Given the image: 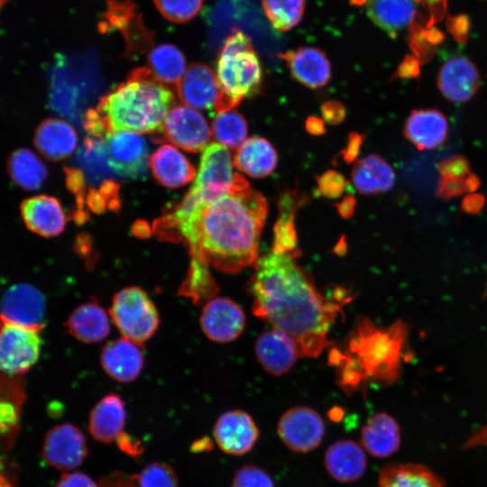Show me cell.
I'll return each instance as SVG.
<instances>
[{"label": "cell", "instance_id": "cell-1", "mask_svg": "<svg viewBox=\"0 0 487 487\" xmlns=\"http://www.w3.org/2000/svg\"><path fill=\"white\" fill-rule=\"evenodd\" d=\"M263 196L251 187L201 202L188 192L153 223L162 240L181 241L191 256L190 276H209V266L237 273L259 258L267 216Z\"/></svg>", "mask_w": 487, "mask_h": 487}, {"label": "cell", "instance_id": "cell-2", "mask_svg": "<svg viewBox=\"0 0 487 487\" xmlns=\"http://www.w3.org/2000/svg\"><path fill=\"white\" fill-rule=\"evenodd\" d=\"M297 250H271L258 258L248 282L253 314L288 335L299 356L317 357L328 345L327 335L339 306L328 301L297 263Z\"/></svg>", "mask_w": 487, "mask_h": 487}, {"label": "cell", "instance_id": "cell-3", "mask_svg": "<svg viewBox=\"0 0 487 487\" xmlns=\"http://www.w3.org/2000/svg\"><path fill=\"white\" fill-rule=\"evenodd\" d=\"M169 87L149 68H137L125 82L99 100L96 111L107 134L117 131L160 135L163 122L174 103Z\"/></svg>", "mask_w": 487, "mask_h": 487}, {"label": "cell", "instance_id": "cell-4", "mask_svg": "<svg viewBox=\"0 0 487 487\" xmlns=\"http://www.w3.org/2000/svg\"><path fill=\"white\" fill-rule=\"evenodd\" d=\"M216 70L220 88L214 110L216 113L233 109L244 97L255 94L262 80L260 60L251 40L240 31L225 40Z\"/></svg>", "mask_w": 487, "mask_h": 487}, {"label": "cell", "instance_id": "cell-5", "mask_svg": "<svg viewBox=\"0 0 487 487\" xmlns=\"http://www.w3.org/2000/svg\"><path fill=\"white\" fill-rule=\"evenodd\" d=\"M109 315L122 335L139 345L149 340L158 330V310L142 288L129 286L115 294Z\"/></svg>", "mask_w": 487, "mask_h": 487}, {"label": "cell", "instance_id": "cell-6", "mask_svg": "<svg viewBox=\"0 0 487 487\" xmlns=\"http://www.w3.org/2000/svg\"><path fill=\"white\" fill-rule=\"evenodd\" d=\"M249 187L242 175L233 172L225 146L211 143L202 153L198 176L188 192L201 202H209Z\"/></svg>", "mask_w": 487, "mask_h": 487}, {"label": "cell", "instance_id": "cell-7", "mask_svg": "<svg viewBox=\"0 0 487 487\" xmlns=\"http://www.w3.org/2000/svg\"><path fill=\"white\" fill-rule=\"evenodd\" d=\"M40 331L12 324L0 317V372L9 376L26 372L38 361Z\"/></svg>", "mask_w": 487, "mask_h": 487}, {"label": "cell", "instance_id": "cell-8", "mask_svg": "<svg viewBox=\"0 0 487 487\" xmlns=\"http://www.w3.org/2000/svg\"><path fill=\"white\" fill-rule=\"evenodd\" d=\"M325 424L319 414L306 406L288 409L279 419L277 433L283 444L297 453L316 449L325 436Z\"/></svg>", "mask_w": 487, "mask_h": 487}, {"label": "cell", "instance_id": "cell-9", "mask_svg": "<svg viewBox=\"0 0 487 487\" xmlns=\"http://www.w3.org/2000/svg\"><path fill=\"white\" fill-rule=\"evenodd\" d=\"M108 165L124 178L139 179L146 175L148 148L145 140L131 131L108 133L105 140Z\"/></svg>", "mask_w": 487, "mask_h": 487}, {"label": "cell", "instance_id": "cell-10", "mask_svg": "<svg viewBox=\"0 0 487 487\" xmlns=\"http://www.w3.org/2000/svg\"><path fill=\"white\" fill-rule=\"evenodd\" d=\"M87 442L83 432L73 424L63 423L51 427L42 444L46 463L61 471L78 467L87 458Z\"/></svg>", "mask_w": 487, "mask_h": 487}, {"label": "cell", "instance_id": "cell-11", "mask_svg": "<svg viewBox=\"0 0 487 487\" xmlns=\"http://www.w3.org/2000/svg\"><path fill=\"white\" fill-rule=\"evenodd\" d=\"M211 138L209 126L204 116L185 106L172 107L165 117L160 135L189 152L206 148Z\"/></svg>", "mask_w": 487, "mask_h": 487}, {"label": "cell", "instance_id": "cell-12", "mask_svg": "<svg viewBox=\"0 0 487 487\" xmlns=\"http://www.w3.org/2000/svg\"><path fill=\"white\" fill-rule=\"evenodd\" d=\"M45 299L29 284H16L4 294L0 317L16 326L40 331L44 325Z\"/></svg>", "mask_w": 487, "mask_h": 487}, {"label": "cell", "instance_id": "cell-13", "mask_svg": "<svg viewBox=\"0 0 487 487\" xmlns=\"http://www.w3.org/2000/svg\"><path fill=\"white\" fill-rule=\"evenodd\" d=\"M203 333L216 343L235 340L245 327V316L234 300L218 297L212 298L204 305L199 317Z\"/></svg>", "mask_w": 487, "mask_h": 487}, {"label": "cell", "instance_id": "cell-14", "mask_svg": "<svg viewBox=\"0 0 487 487\" xmlns=\"http://www.w3.org/2000/svg\"><path fill=\"white\" fill-rule=\"evenodd\" d=\"M214 438L225 454L243 455L255 446L260 431L253 418L241 409L221 414L214 425Z\"/></svg>", "mask_w": 487, "mask_h": 487}, {"label": "cell", "instance_id": "cell-15", "mask_svg": "<svg viewBox=\"0 0 487 487\" xmlns=\"http://www.w3.org/2000/svg\"><path fill=\"white\" fill-rule=\"evenodd\" d=\"M179 100L193 108L215 110L220 96L217 77L203 63L190 64L176 87Z\"/></svg>", "mask_w": 487, "mask_h": 487}, {"label": "cell", "instance_id": "cell-16", "mask_svg": "<svg viewBox=\"0 0 487 487\" xmlns=\"http://www.w3.org/2000/svg\"><path fill=\"white\" fill-rule=\"evenodd\" d=\"M100 363L112 379L119 382H131L141 374L144 355L141 345L122 336L104 345Z\"/></svg>", "mask_w": 487, "mask_h": 487}, {"label": "cell", "instance_id": "cell-17", "mask_svg": "<svg viewBox=\"0 0 487 487\" xmlns=\"http://www.w3.org/2000/svg\"><path fill=\"white\" fill-rule=\"evenodd\" d=\"M480 74L476 66L461 56L446 60L437 74V87L454 103H464L478 91Z\"/></svg>", "mask_w": 487, "mask_h": 487}, {"label": "cell", "instance_id": "cell-18", "mask_svg": "<svg viewBox=\"0 0 487 487\" xmlns=\"http://www.w3.org/2000/svg\"><path fill=\"white\" fill-rule=\"evenodd\" d=\"M26 227L43 237L60 234L66 225V216L59 200L48 195H37L24 199L20 206Z\"/></svg>", "mask_w": 487, "mask_h": 487}, {"label": "cell", "instance_id": "cell-19", "mask_svg": "<svg viewBox=\"0 0 487 487\" xmlns=\"http://www.w3.org/2000/svg\"><path fill=\"white\" fill-rule=\"evenodd\" d=\"M125 423V402L117 393L110 392L92 408L88 417V432L96 441L111 444L124 434Z\"/></svg>", "mask_w": 487, "mask_h": 487}, {"label": "cell", "instance_id": "cell-20", "mask_svg": "<svg viewBox=\"0 0 487 487\" xmlns=\"http://www.w3.org/2000/svg\"><path fill=\"white\" fill-rule=\"evenodd\" d=\"M255 353L263 369L275 376L289 372L299 357L294 341L285 333L274 328L264 331L258 336Z\"/></svg>", "mask_w": 487, "mask_h": 487}, {"label": "cell", "instance_id": "cell-21", "mask_svg": "<svg viewBox=\"0 0 487 487\" xmlns=\"http://www.w3.org/2000/svg\"><path fill=\"white\" fill-rule=\"evenodd\" d=\"M292 77L310 88L325 86L331 78V65L326 54L315 47H301L280 55Z\"/></svg>", "mask_w": 487, "mask_h": 487}, {"label": "cell", "instance_id": "cell-22", "mask_svg": "<svg viewBox=\"0 0 487 487\" xmlns=\"http://www.w3.org/2000/svg\"><path fill=\"white\" fill-rule=\"evenodd\" d=\"M324 464L328 473L341 482H353L365 473L367 459L363 448L351 439H340L326 450Z\"/></svg>", "mask_w": 487, "mask_h": 487}, {"label": "cell", "instance_id": "cell-23", "mask_svg": "<svg viewBox=\"0 0 487 487\" xmlns=\"http://www.w3.org/2000/svg\"><path fill=\"white\" fill-rule=\"evenodd\" d=\"M33 143L45 158L60 161L75 151L78 136L75 129L66 121L47 118L36 128Z\"/></svg>", "mask_w": 487, "mask_h": 487}, {"label": "cell", "instance_id": "cell-24", "mask_svg": "<svg viewBox=\"0 0 487 487\" xmlns=\"http://www.w3.org/2000/svg\"><path fill=\"white\" fill-rule=\"evenodd\" d=\"M65 326L73 337L87 344L103 341L111 328L108 313L96 299L78 306L70 313Z\"/></svg>", "mask_w": 487, "mask_h": 487}, {"label": "cell", "instance_id": "cell-25", "mask_svg": "<svg viewBox=\"0 0 487 487\" xmlns=\"http://www.w3.org/2000/svg\"><path fill=\"white\" fill-rule=\"evenodd\" d=\"M447 129V120L440 111L433 108L418 109L409 115L404 126V135L417 148L429 150L445 142Z\"/></svg>", "mask_w": 487, "mask_h": 487}, {"label": "cell", "instance_id": "cell-26", "mask_svg": "<svg viewBox=\"0 0 487 487\" xmlns=\"http://www.w3.org/2000/svg\"><path fill=\"white\" fill-rule=\"evenodd\" d=\"M149 167L158 183L171 188L188 184L196 174L188 159L170 144L161 146L152 154Z\"/></svg>", "mask_w": 487, "mask_h": 487}, {"label": "cell", "instance_id": "cell-27", "mask_svg": "<svg viewBox=\"0 0 487 487\" xmlns=\"http://www.w3.org/2000/svg\"><path fill=\"white\" fill-rule=\"evenodd\" d=\"M361 443L374 457L391 456L400 446V427L397 421L386 412L374 414L362 428Z\"/></svg>", "mask_w": 487, "mask_h": 487}, {"label": "cell", "instance_id": "cell-28", "mask_svg": "<svg viewBox=\"0 0 487 487\" xmlns=\"http://www.w3.org/2000/svg\"><path fill=\"white\" fill-rule=\"evenodd\" d=\"M278 155L265 138L253 136L244 141L234 157L237 170L252 178H265L275 170Z\"/></svg>", "mask_w": 487, "mask_h": 487}, {"label": "cell", "instance_id": "cell-29", "mask_svg": "<svg viewBox=\"0 0 487 487\" xmlns=\"http://www.w3.org/2000/svg\"><path fill=\"white\" fill-rule=\"evenodd\" d=\"M367 15L391 37L407 28L416 14L414 0H363Z\"/></svg>", "mask_w": 487, "mask_h": 487}, {"label": "cell", "instance_id": "cell-30", "mask_svg": "<svg viewBox=\"0 0 487 487\" xmlns=\"http://www.w3.org/2000/svg\"><path fill=\"white\" fill-rule=\"evenodd\" d=\"M352 181L363 194H376L390 190L395 174L390 164L381 157L370 154L357 161L353 167Z\"/></svg>", "mask_w": 487, "mask_h": 487}, {"label": "cell", "instance_id": "cell-31", "mask_svg": "<svg viewBox=\"0 0 487 487\" xmlns=\"http://www.w3.org/2000/svg\"><path fill=\"white\" fill-rule=\"evenodd\" d=\"M376 487H445V483L422 464L392 463L381 469Z\"/></svg>", "mask_w": 487, "mask_h": 487}, {"label": "cell", "instance_id": "cell-32", "mask_svg": "<svg viewBox=\"0 0 487 487\" xmlns=\"http://www.w3.org/2000/svg\"><path fill=\"white\" fill-rule=\"evenodd\" d=\"M7 172L14 184L29 191L39 189L48 177L44 162L27 148H19L11 153Z\"/></svg>", "mask_w": 487, "mask_h": 487}, {"label": "cell", "instance_id": "cell-33", "mask_svg": "<svg viewBox=\"0 0 487 487\" xmlns=\"http://www.w3.org/2000/svg\"><path fill=\"white\" fill-rule=\"evenodd\" d=\"M150 69L163 84L176 88L185 70L183 53L174 45L165 43L148 54Z\"/></svg>", "mask_w": 487, "mask_h": 487}, {"label": "cell", "instance_id": "cell-34", "mask_svg": "<svg viewBox=\"0 0 487 487\" xmlns=\"http://www.w3.org/2000/svg\"><path fill=\"white\" fill-rule=\"evenodd\" d=\"M77 159L93 185L114 174L108 165L106 148L103 140L92 136L86 137Z\"/></svg>", "mask_w": 487, "mask_h": 487}, {"label": "cell", "instance_id": "cell-35", "mask_svg": "<svg viewBox=\"0 0 487 487\" xmlns=\"http://www.w3.org/2000/svg\"><path fill=\"white\" fill-rule=\"evenodd\" d=\"M215 139L222 145L236 149L244 142L247 134V123L236 110H226L216 113L212 122Z\"/></svg>", "mask_w": 487, "mask_h": 487}, {"label": "cell", "instance_id": "cell-36", "mask_svg": "<svg viewBox=\"0 0 487 487\" xmlns=\"http://www.w3.org/2000/svg\"><path fill=\"white\" fill-rule=\"evenodd\" d=\"M264 13L273 28L285 32L295 27L301 20L304 0H262Z\"/></svg>", "mask_w": 487, "mask_h": 487}, {"label": "cell", "instance_id": "cell-37", "mask_svg": "<svg viewBox=\"0 0 487 487\" xmlns=\"http://www.w3.org/2000/svg\"><path fill=\"white\" fill-rule=\"evenodd\" d=\"M107 8L98 23L101 33L119 31L122 34L130 27L140 13L131 0H106Z\"/></svg>", "mask_w": 487, "mask_h": 487}, {"label": "cell", "instance_id": "cell-38", "mask_svg": "<svg viewBox=\"0 0 487 487\" xmlns=\"http://www.w3.org/2000/svg\"><path fill=\"white\" fill-rule=\"evenodd\" d=\"M133 477L137 487H179L174 469L161 462L150 463Z\"/></svg>", "mask_w": 487, "mask_h": 487}, {"label": "cell", "instance_id": "cell-39", "mask_svg": "<svg viewBox=\"0 0 487 487\" xmlns=\"http://www.w3.org/2000/svg\"><path fill=\"white\" fill-rule=\"evenodd\" d=\"M153 3L164 18L178 23L194 18L203 5V0H153Z\"/></svg>", "mask_w": 487, "mask_h": 487}, {"label": "cell", "instance_id": "cell-40", "mask_svg": "<svg viewBox=\"0 0 487 487\" xmlns=\"http://www.w3.org/2000/svg\"><path fill=\"white\" fill-rule=\"evenodd\" d=\"M123 36L126 45L125 55L129 59H135L147 51L153 41V33L144 25L142 14L134 20Z\"/></svg>", "mask_w": 487, "mask_h": 487}, {"label": "cell", "instance_id": "cell-41", "mask_svg": "<svg viewBox=\"0 0 487 487\" xmlns=\"http://www.w3.org/2000/svg\"><path fill=\"white\" fill-rule=\"evenodd\" d=\"M66 185L68 189L76 197L77 210L72 214L73 219L83 223L88 219L87 210L85 209V178L79 170L64 167Z\"/></svg>", "mask_w": 487, "mask_h": 487}, {"label": "cell", "instance_id": "cell-42", "mask_svg": "<svg viewBox=\"0 0 487 487\" xmlns=\"http://www.w3.org/2000/svg\"><path fill=\"white\" fill-rule=\"evenodd\" d=\"M231 487L275 486L272 478L266 471L253 464H246L235 471Z\"/></svg>", "mask_w": 487, "mask_h": 487}, {"label": "cell", "instance_id": "cell-43", "mask_svg": "<svg viewBox=\"0 0 487 487\" xmlns=\"http://www.w3.org/2000/svg\"><path fill=\"white\" fill-rule=\"evenodd\" d=\"M317 192L326 198H338L348 184L338 171L328 170L317 179Z\"/></svg>", "mask_w": 487, "mask_h": 487}, {"label": "cell", "instance_id": "cell-44", "mask_svg": "<svg viewBox=\"0 0 487 487\" xmlns=\"http://www.w3.org/2000/svg\"><path fill=\"white\" fill-rule=\"evenodd\" d=\"M469 162L461 155H455L442 161L438 164L440 177L466 179L469 174Z\"/></svg>", "mask_w": 487, "mask_h": 487}, {"label": "cell", "instance_id": "cell-45", "mask_svg": "<svg viewBox=\"0 0 487 487\" xmlns=\"http://www.w3.org/2000/svg\"><path fill=\"white\" fill-rule=\"evenodd\" d=\"M466 179L440 177L436 196L442 199H450L468 192Z\"/></svg>", "mask_w": 487, "mask_h": 487}, {"label": "cell", "instance_id": "cell-46", "mask_svg": "<svg viewBox=\"0 0 487 487\" xmlns=\"http://www.w3.org/2000/svg\"><path fill=\"white\" fill-rule=\"evenodd\" d=\"M83 125L92 137L104 141L107 135L106 127L96 109L90 108L85 113Z\"/></svg>", "mask_w": 487, "mask_h": 487}, {"label": "cell", "instance_id": "cell-47", "mask_svg": "<svg viewBox=\"0 0 487 487\" xmlns=\"http://www.w3.org/2000/svg\"><path fill=\"white\" fill-rule=\"evenodd\" d=\"M54 487H101L85 473L70 472L61 474Z\"/></svg>", "mask_w": 487, "mask_h": 487}, {"label": "cell", "instance_id": "cell-48", "mask_svg": "<svg viewBox=\"0 0 487 487\" xmlns=\"http://www.w3.org/2000/svg\"><path fill=\"white\" fill-rule=\"evenodd\" d=\"M98 190L106 199L107 207L117 212L120 207L119 185L112 179H106Z\"/></svg>", "mask_w": 487, "mask_h": 487}, {"label": "cell", "instance_id": "cell-49", "mask_svg": "<svg viewBox=\"0 0 487 487\" xmlns=\"http://www.w3.org/2000/svg\"><path fill=\"white\" fill-rule=\"evenodd\" d=\"M323 118L331 124L341 123L345 116V106L337 101H327L321 107Z\"/></svg>", "mask_w": 487, "mask_h": 487}, {"label": "cell", "instance_id": "cell-50", "mask_svg": "<svg viewBox=\"0 0 487 487\" xmlns=\"http://www.w3.org/2000/svg\"><path fill=\"white\" fill-rule=\"evenodd\" d=\"M363 140V136L357 133H351L348 135L346 145L341 152L345 162H352L355 160L359 153Z\"/></svg>", "mask_w": 487, "mask_h": 487}, {"label": "cell", "instance_id": "cell-51", "mask_svg": "<svg viewBox=\"0 0 487 487\" xmlns=\"http://www.w3.org/2000/svg\"><path fill=\"white\" fill-rule=\"evenodd\" d=\"M484 203L485 197L482 194H469L462 201V209L468 214H476L482 208Z\"/></svg>", "mask_w": 487, "mask_h": 487}, {"label": "cell", "instance_id": "cell-52", "mask_svg": "<svg viewBox=\"0 0 487 487\" xmlns=\"http://www.w3.org/2000/svg\"><path fill=\"white\" fill-rule=\"evenodd\" d=\"M396 76L401 78H411L419 76L418 60L412 57H407L400 65Z\"/></svg>", "mask_w": 487, "mask_h": 487}, {"label": "cell", "instance_id": "cell-53", "mask_svg": "<svg viewBox=\"0 0 487 487\" xmlns=\"http://www.w3.org/2000/svg\"><path fill=\"white\" fill-rule=\"evenodd\" d=\"M87 205L94 213H103L107 203L98 189L90 188L87 197Z\"/></svg>", "mask_w": 487, "mask_h": 487}, {"label": "cell", "instance_id": "cell-54", "mask_svg": "<svg viewBox=\"0 0 487 487\" xmlns=\"http://www.w3.org/2000/svg\"><path fill=\"white\" fill-rule=\"evenodd\" d=\"M416 3L420 4L432 12V14L437 21L443 13L445 12L447 0H414Z\"/></svg>", "mask_w": 487, "mask_h": 487}, {"label": "cell", "instance_id": "cell-55", "mask_svg": "<svg viewBox=\"0 0 487 487\" xmlns=\"http://www.w3.org/2000/svg\"><path fill=\"white\" fill-rule=\"evenodd\" d=\"M355 206V199L353 196L347 195L337 204V209L344 217H349L353 215Z\"/></svg>", "mask_w": 487, "mask_h": 487}, {"label": "cell", "instance_id": "cell-56", "mask_svg": "<svg viewBox=\"0 0 487 487\" xmlns=\"http://www.w3.org/2000/svg\"><path fill=\"white\" fill-rule=\"evenodd\" d=\"M307 131L315 135L322 134L326 132L323 121L316 116H308L306 121Z\"/></svg>", "mask_w": 487, "mask_h": 487}, {"label": "cell", "instance_id": "cell-57", "mask_svg": "<svg viewBox=\"0 0 487 487\" xmlns=\"http://www.w3.org/2000/svg\"><path fill=\"white\" fill-rule=\"evenodd\" d=\"M329 417L334 421H339L343 417V411L338 408L333 409L329 412Z\"/></svg>", "mask_w": 487, "mask_h": 487}, {"label": "cell", "instance_id": "cell-58", "mask_svg": "<svg viewBox=\"0 0 487 487\" xmlns=\"http://www.w3.org/2000/svg\"><path fill=\"white\" fill-rule=\"evenodd\" d=\"M0 487H14L11 481L3 474H0Z\"/></svg>", "mask_w": 487, "mask_h": 487}]
</instances>
